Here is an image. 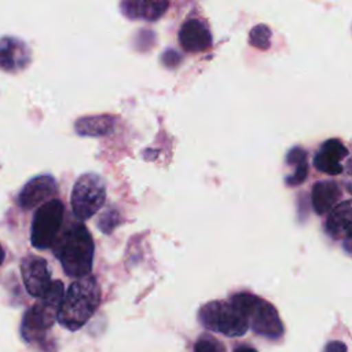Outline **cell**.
I'll use <instances>...</instances> for the list:
<instances>
[{
	"instance_id": "1",
	"label": "cell",
	"mask_w": 352,
	"mask_h": 352,
	"mask_svg": "<svg viewBox=\"0 0 352 352\" xmlns=\"http://www.w3.org/2000/svg\"><path fill=\"white\" fill-rule=\"evenodd\" d=\"M253 293L239 292L227 300L204 304L198 311V320L204 329L226 337H242L249 330V312Z\"/></svg>"
},
{
	"instance_id": "2",
	"label": "cell",
	"mask_w": 352,
	"mask_h": 352,
	"mask_svg": "<svg viewBox=\"0 0 352 352\" xmlns=\"http://www.w3.org/2000/svg\"><path fill=\"white\" fill-rule=\"evenodd\" d=\"M51 249L67 276L81 278L91 274L95 245L91 232L81 220L70 223L63 231L59 230Z\"/></svg>"
},
{
	"instance_id": "3",
	"label": "cell",
	"mask_w": 352,
	"mask_h": 352,
	"mask_svg": "<svg viewBox=\"0 0 352 352\" xmlns=\"http://www.w3.org/2000/svg\"><path fill=\"white\" fill-rule=\"evenodd\" d=\"M100 304V287L91 274L77 278L63 293L56 320L70 331L81 329L96 312Z\"/></svg>"
},
{
	"instance_id": "4",
	"label": "cell",
	"mask_w": 352,
	"mask_h": 352,
	"mask_svg": "<svg viewBox=\"0 0 352 352\" xmlns=\"http://www.w3.org/2000/svg\"><path fill=\"white\" fill-rule=\"evenodd\" d=\"M63 293L62 280H51L47 290L37 297V301L25 312L21 334L26 342H38L44 338L47 330H50L56 320Z\"/></svg>"
},
{
	"instance_id": "5",
	"label": "cell",
	"mask_w": 352,
	"mask_h": 352,
	"mask_svg": "<svg viewBox=\"0 0 352 352\" xmlns=\"http://www.w3.org/2000/svg\"><path fill=\"white\" fill-rule=\"evenodd\" d=\"M106 194V183L100 175L94 172L81 175L72 190L73 214L81 221L91 219L104 205Z\"/></svg>"
},
{
	"instance_id": "6",
	"label": "cell",
	"mask_w": 352,
	"mask_h": 352,
	"mask_svg": "<svg viewBox=\"0 0 352 352\" xmlns=\"http://www.w3.org/2000/svg\"><path fill=\"white\" fill-rule=\"evenodd\" d=\"M65 216V205L60 199L52 198L43 202L34 212L32 221L30 242L36 249L51 248L58 235Z\"/></svg>"
},
{
	"instance_id": "7",
	"label": "cell",
	"mask_w": 352,
	"mask_h": 352,
	"mask_svg": "<svg viewBox=\"0 0 352 352\" xmlns=\"http://www.w3.org/2000/svg\"><path fill=\"white\" fill-rule=\"evenodd\" d=\"M249 327L268 340H278L283 336L285 327L276 308L267 300L253 296L249 312Z\"/></svg>"
},
{
	"instance_id": "8",
	"label": "cell",
	"mask_w": 352,
	"mask_h": 352,
	"mask_svg": "<svg viewBox=\"0 0 352 352\" xmlns=\"http://www.w3.org/2000/svg\"><path fill=\"white\" fill-rule=\"evenodd\" d=\"M21 274L28 293L40 297L51 283V271L47 260L38 256H26L21 261Z\"/></svg>"
},
{
	"instance_id": "9",
	"label": "cell",
	"mask_w": 352,
	"mask_h": 352,
	"mask_svg": "<svg viewBox=\"0 0 352 352\" xmlns=\"http://www.w3.org/2000/svg\"><path fill=\"white\" fill-rule=\"evenodd\" d=\"M58 190L56 180L51 175H40L30 179L16 197L22 209H33L55 195Z\"/></svg>"
},
{
	"instance_id": "10",
	"label": "cell",
	"mask_w": 352,
	"mask_h": 352,
	"mask_svg": "<svg viewBox=\"0 0 352 352\" xmlns=\"http://www.w3.org/2000/svg\"><path fill=\"white\" fill-rule=\"evenodd\" d=\"M348 157V148L340 139H329L322 143L314 157L318 170L327 175H340L344 169L342 160Z\"/></svg>"
},
{
	"instance_id": "11",
	"label": "cell",
	"mask_w": 352,
	"mask_h": 352,
	"mask_svg": "<svg viewBox=\"0 0 352 352\" xmlns=\"http://www.w3.org/2000/svg\"><path fill=\"white\" fill-rule=\"evenodd\" d=\"M30 62V50L19 38H0V67L6 72H18Z\"/></svg>"
},
{
	"instance_id": "12",
	"label": "cell",
	"mask_w": 352,
	"mask_h": 352,
	"mask_svg": "<svg viewBox=\"0 0 352 352\" xmlns=\"http://www.w3.org/2000/svg\"><path fill=\"white\" fill-rule=\"evenodd\" d=\"M329 216L326 219V232L334 239H345L346 253H351V199H345L338 202L329 210Z\"/></svg>"
},
{
	"instance_id": "13",
	"label": "cell",
	"mask_w": 352,
	"mask_h": 352,
	"mask_svg": "<svg viewBox=\"0 0 352 352\" xmlns=\"http://www.w3.org/2000/svg\"><path fill=\"white\" fill-rule=\"evenodd\" d=\"M179 43L187 52H202L212 45V34L199 19H188L179 32Z\"/></svg>"
},
{
	"instance_id": "14",
	"label": "cell",
	"mask_w": 352,
	"mask_h": 352,
	"mask_svg": "<svg viewBox=\"0 0 352 352\" xmlns=\"http://www.w3.org/2000/svg\"><path fill=\"white\" fill-rule=\"evenodd\" d=\"M168 8V0H122L121 11L131 19L155 21Z\"/></svg>"
},
{
	"instance_id": "15",
	"label": "cell",
	"mask_w": 352,
	"mask_h": 352,
	"mask_svg": "<svg viewBox=\"0 0 352 352\" xmlns=\"http://www.w3.org/2000/svg\"><path fill=\"white\" fill-rule=\"evenodd\" d=\"M341 188L333 180L316 182L311 191V201L316 214L327 213L341 199Z\"/></svg>"
},
{
	"instance_id": "16",
	"label": "cell",
	"mask_w": 352,
	"mask_h": 352,
	"mask_svg": "<svg viewBox=\"0 0 352 352\" xmlns=\"http://www.w3.org/2000/svg\"><path fill=\"white\" fill-rule=\"evenodd\" d=\"M117 118L110 114L81 117L76 121L74 129L80 136H104L114 131Z\"/></svg>"
},
{
	"instance_id": "17",
	"label": "cell",
	"mask_w": 352,
	"mask_h": 352,
	"mask_svg": "<svg viewBox=\"0 0 352 352\" xmlns=\"http://www.w3.org/2000/svg\"><path fill=\"white\" fill-rule=\"evenodd\" d=\"M307 151L300 147L294 146L292 147L286 154V164L294 168L293 173L285 179V183L290 187L300 186L305 182L308 176V162H307Z\"/></svg>"
},
{
	"instance_id": "18",
	"label": "cell",
	"mask_w": 352,
	"mask_h": 352,
	"mask_svg": "<svg viewBox=\"0 0 352 352\" xmlns=\"http://www.w3.org/2000/svg\"><path fill=\"white\" fill-rule=\"evenodd\" d=\"M249 43L258 50H268L271 45V30L265 25L254 26L249 33Z\"/></svg>"
},
{
	"instance_id": "19",
	"label": "cell",
	"mask_w": 352,
	"mask_h": 352,
	"mask_svg": "<svg viewBox=\"0 0 352 352\" xmlns=\"http://www.w3.org/2000/svg\"><path fill=\"white\" fill-rule=\"evenodd\" d=\"M226 348H224V345L223 344H220L216 338H213V337H210V336H208V334H204V336H201L199 338H198V341L195 342V345H194V351H205V352H210V351H217V352H220V351H224Z\"/></svg>"
},
{
	"instance_id": "20",
	"label": "cell",
	"mask_w": 352,
	"mask_h": 352,
	"mask_svg": "<svg viewBox=\"0 0 352 352\" xmlns=\"http://www.w3.org/2000/svg\"><path fill=\"white\" fill-rule=\"evenodd\" d=\"M120 213L114 209H110L107 210L102 217L100 220L98 221V227L104 232V234H109L114 230V227L117 224H120Z\"/></svg>"
},
{
	"instance_id": "21",
	"label": "cell",
	"mask_w": 352,
	"mask_h": 352,
	"mask_svg": "<svg viewBox=\"0 0 352 352\" xmlns=\"http://www.w3.org/2000/svg\"><path fill=\"white\" fill-rule=\"evenodd\" d=\"M326 351L327 349H330V351H334V349H337V351H346V346L342 344V342H340V341H334V342H331V344H329V345H326V348H324Z\"/></svg>"
},
{
	"instance_id": "22",
	"label": "cell",
	"mask_w": 352,
	"mask_h": 352,
	"mask_svg": "<svg viewBox=\"0 0 352 352\" xmlns=\"http://www.w3.org/2000/svg\"><path fill=\"white\" fill-rule=\"evenodd\" d=\"M3 260H4V249H3V246L0 245V265H1Z\"/></svg>"
}]
</instances>
